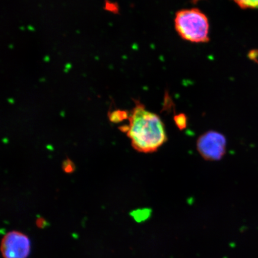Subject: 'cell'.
<instances>
[{
    "label": "cell",
    "instance_id": "obj_5",
    "mask_svg": "<svg viewBox=\"0 0 258 258\" xmlns=\"http://www.w3.org/2000/svg\"><path fill=\"white\" fill-rule=\"evenodd\" d=\"M109 120L113 122H121L129 117L128 112L124 110H115L109 114Z\"/></svg>",
    "mask_w": 258,
    "mask_h": 258
},
{
    "label": "cell",
    "instance_id": "obj_9",
    "mask_svg": "<svg viewBox=\"0 0 258 258\" xmlns=\"http://www.w3.org/2000/svg\"><path fill=\"white\" fill-rule=\"evenodd\" d=\"M63 169L67 173H72L75 170V166L72 161L67 159L63 163Z\"/></svg>",
    "mask_w": 258,
    "mask_h": 258
},
{
    "label": "cell",
    "instance_id": "obj_2",
    "mask_svg": "<svg viewBox=\"0 0 258 258\" xmlns=\"http://www.w3.org/2000/svg\"><path fill=\"white\" fill-rule=\"evenodd\" d=\"M176 30L183 40L192 43H207L210 40L207 16L198 8L183 9L176 13Z\"/></svg>",
    "mask_w": 258,
    "mask_h": 258
},
{
    "label": "cell",
    "instance_id": "obj_6",
    "mask_svg": "<svg viewBox=\"0 0 258 258\" xmlns=\"http://www.w3.org/2000/svg\"><path fill=\"white\" fill-rule=\"evenodd\" d=\"M243 9H258V0H232Z\"/></svg>",
    "mask_w": 258,
    "mask_h": 258
},
{
    "label": "cell",
    "instance_id": "obj_7",
    "mask_svg": "<svg viewBox=\"0 0 258 258\" xmlns=\"http://www.w3.org/2000/svg\"><path fill=\"white\" fill-rule=\"evenodd\" d=\"M174 121L175 122V124L177 128L180 131L183 130L186 128L187 126V117L186 115L184 114H177L174 117Z\"/></svg>",
    "mask_w": 258,
    "mask_h": 258
},
{
    "label": "cell",
    "instance_id": "obj_4",
    "mask_svg": "<svg viewBox=\"0 0 258 258\" xmlns=\"http://www.w3.org/2000/svg\"><path fill=\"white\" fill-rule=\"evenodd\" d=\"M1 251L4 258H27L31 252V241L21 232H9L2 241Z\"/></svg>",
    "mask_w": 258,
    "mask_h": 258
},
{
    "label": "cell",
    "instance_id": "obj_3",
    "mask_svg": "<svg viewBox=\"0 0 258 258\" xmlns=\"http://www.w3.org/2000/svg\"><path fill=\"white\" fill-rule=\"evenodd\" d=\"M227 140L224 135L209 131L200 136L197 141V150L206 160L218 161L226 153Z\"/></svg>",
    "mask_w": 258,
    "mask_h": 258
},
{
    "label": "cell",
    "instance_id": "obj_1",
    "mask_svg": "<svg viewBox=\"0 0 258 258\" xmlns=\"http://www.w3.org/2000/svg\"><path fill=\"white\" fill-rule=\"evenodd\" d=\"M135 103L129 125L121 127L120 130L127 132L132 147L138 152H156L167 140L165 126L159 115L148 111L137 100Z\"/></svg>",
    "mask_w": 258,
    "mask_h": 258
},
{
    "label": "cell",
    "instance_id": "obj_8",
    "mask_svg": "<svg viewBox=\"0 0 258 258\" xmlns=\"http://www.w3.org/2000/svg\"><path fill=\"white\" fill-rule=\"evenodd\" d=\"M105 11L111 12L113 14H119V6L117 3L112 2L109 0H105V4L104 6Z\"/></svg>",
    "mask_w": 258,
    "mask_h": 258
}]
</instances>
